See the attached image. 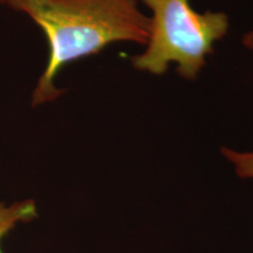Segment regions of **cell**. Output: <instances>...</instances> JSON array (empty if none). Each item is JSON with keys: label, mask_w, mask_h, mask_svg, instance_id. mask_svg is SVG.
I'll return each instance as SVG.
<instances>
[{"label": "cell", "mask_w": 253, "mask_h": 253, "mask_svg": "<svg viewBox=\"0 0 253 253\" xmlns=\"http://www.w3.org/2000/svg\"><path fill=\"white\" fill-rule=\"evenodd\" d=\"M243 45L253 52V28L244 34V37H243Z\"/></svg>", "instance_id": "5b68a950"}, {"label": "cell", "mask_w": 253, "mask_h": 253, "mask_svg": "<svg viewBox=\"0 0 253 253\" xmlns=\"http://www.w3.org/2000/svg\"><path fill=\"white\" fill-rule=\"evenodd\" d=\"M11 8L30 17L48 42V60L32 93V107L61 96L55 79L65 66L112 43L145 46L149 39L150 20L138 0H15Z\"/></svg>", "instance_id": "6da1fadb"}, {"label": "cell", "mask_w": 253, "mask_h": 253, "mask_svg": "<svg viewBox=\"0 0 253 253\" xmlns=\"http://www.w3.org/2000/svg\"><path fill=\"white\" fill-rule=\"evenodd\" d=\"M150 9L149 39L143 53L131 59L132 67L163 75L171 63L183 79L194 81L213 53L216 41L226 36L225 12L195 11L190 0H142Z\"/></svg>", "instance_id": "7a4b0ae2"}, {"label": "cell", "mask_w": 253, "mask_h": 253, "mask_svg": "<svg viewBox=\"0 0 253 253\" xmlns=\"http://www.w3.org/2000/svg\"><path fill=\"white\" fill-rule=\"evenodd\" d=\"M38 216L36 203L31 199L14 202L6 205L0 202V245L5 236H7L19 223H28ZM0 253H2L0 248Z\"/></svg>", "instance_id": "3957f363"}, {"label": "cell", "mask_w": 253, "mask_h": 253, "mask_svg": "<svg viewBox=\"0 0 253 253\" xmlns=\"http://www.w3.org/2000/svg\"><path fill=\"white\" fill-rule=\"evenodd\" d=\"M220 153L235 167L236 173L240 178L253 179V150L237 151L223 147Z\"/></svg>", "instance_id": "277c9868"}, {"label": "cell", "mask_w": 253, "mask_h": 253, "mask_svg": "<svg viewBox=\"0 0 253 253\" xmlns=\"http://www.w3.org/2000/svg\"><path fill=\"white\" fill-rule=\"evenodd\" d=\"M15 0H0V5L1 6H7V7L11 8V6L13 5Z\"/></svg>", "instance_id": "8992f818"}]
</instances>
